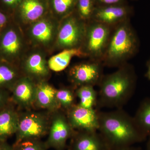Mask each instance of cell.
I'll return each mask as SVG.
<instances>
[{
    "label": "cell",
    "mask_w": 150,
    "mask_h": 150,
    "mask_svg": "<svg viewBox=\"0 0 150 150\" xmlns=\"http://www.w3.org/2000/svg\"><path fill=\"white\" fill-rule=\"evenodd\" d=\"M98 131L110 150H119L144 141L147 137L139 129L134 117L122 108L98 111Z\"/></svg>",
    "instance_id": "obj_1"
},
{
    "label": "cell",
    "mask_w": 150,
    "mask_h": 150,
    "mask_svg": "<svg viewBox=\"0 0 150 150\" xmlns=\"http://www.w3.org/2000/svg\"><path fill=\"white\" fill-rule=\"evenodd\" d=\"M137 77L134 67L128 63L114 72L103 75L98 84V108H122L134 93Z\"/></svg>",
    "instance_id": "obj_2"
},
{
    "label": "cell",
    "mask_w": 150,
    "mask_h": 150,
    "mask_svg": "<svg viewBox=\"0 0 150 150\" xmlns=\"http://www.w3.org/2000/svg\"><path fill=\"white\" fill-rule=\"evenodd\" d=\"M139 44L130 19L114 26L102 59L104 67L118 68L126 64L138 53Z\"/></svg>",
    "instance_id": "obj_3"
},
{
    "label": "cell",
    "mask_w": 150,
    "mask_h": 150,
    "mask_svg": "<svg viewBox=\"0 0 150 150\" xmlns=\"http://www.w3.org/2000/svg\"><path fill=\"white\" fill-rule=\"evenodd\" d=\"M28 43L22 28L13 19L0 32V59L18 66Z\"/></svg>",
    "instance_id": "obj_4"
},
{
    "label": "cell",
    "mask_w": 150,
    "mask_h": 150,
    "mask_svg": "<svg viewBox=\"0 0 150 150\" xmlns=\"http://www.w3.org/2000/svg\"><path fill=\"white\" fill-rule=\"evenodd\" d=\"M112 28L93 20L87 22L85 35L80 47L87 58L102 62Z\"/></svg>",
    "instance_id": "obj_5"
},
{
    "label": "cell",
    "mask_w": 150,
    "mask_h": 150,
    "mask_svg": "<svg viewBox=\"0 0 150 150\" xmlns=\"http://www.w3.org/2000/svg\"><path fill=\"white\" fill-rule=\"evenodd\" d=\"M86 22L71 13L60 21L54 47L57 50L80 48L85 35Z\"/></svg>",
    "instance_id": "obj_6"
},
{
    "label": "cell",
    "mask_w": 150,
    "mask_h": 150,
    "mask_svg": "<svg viewBox=\"0 0 150 150\" xmlns=\"http://www.w3.org/2000/svg\"><path fill=\"white\" fill-rule=\"evenodd\" d=\"M60 21L45 16L28 26L25 33L28 43L33 47L48 50L56 42Z\"/></svg>",
    "instance_id": "obj_7"
},
{
    "label": "cell",
    "mask_w": 150,
    "mask_h": 150,
    "mask_svg": "<svg viewBox=\"0 0 150 150\" xmlns=\"http://www.w3.org/2000/svg\"><path fill=\"white\" fill-rule=\"evenodd\" d=\"M48 120L46 116L37 112H28L19 115L15 142L28 139H40L48 133Z\"/></svg>",
    "instance_id": "obj_8"
},
{
    "label": "cell",
    "mask_w": 150,
    "mask_h": 150,
    "mask_svg": "<svg viewBox=\"0 0 150 150\" xmlns=\"http://www.w3.org/2000/svg\"><path fill=\"white\" fill-rule=\"evenodd\" d=\"M19 64L24 76L35 82L45 81L50 76L46 51L41 48L33 47L28 50Z\"/></svg>",
    "instance_id": "obj_9"
},
{
    "label": "cell",
    "mask_w": 150,
    "mask_h": 150,
    "mask_svg": "<svg viewBox=\"0 0 150 150\" xmlns=\"http://www.w3.org/2000/svg\"><path fill=\"white\" fill-rule=\"evenodd\" d=\"M104 67L101 61L90 59L71 67L68 73L69 79L76 89L83 86L94 87L98 85L103 76Z\"/></svg>",
    "instance_id": "obj_10"
},
{
    "label": "cell",
    "mask_w": 150,
    "mask_h": 150,
    "mask_svg": "<svg viewBox=\"0 0 150 150\" xmlns=\"http://www.w3.org/2000/svg\"><path fill=\"white\" fill-rule=\"evenodd\" d=\"M98 111L94 108H86L75 104L67 111L70 125L75 131H98Z\"/></svg>",
    "instance_id": "obj_11"
},
{
    "label": "cell",
    "mask_w": 150,
    "mask_h": 150,
    "mask_svg": "<svg viewBox=\"0 0 150 150\" xmlns=\"http://www.w3.org/2000/svg\"><path fill=\"white\" fill-rule=\"evenodd\" d=\"M50 127L48 139L45 142L46 148L65 150L67 141L76 131L70 125L67 116L58 113L53 118Z\"/></svg>",
    "instance_id": "obj_12"
},
{
    "label": "cell",
    "mask_w": 150,
    "mask_h": 150,
    "mask_svg": "<svg viewBox=\"0 0 150 150\" xmlns=\"http://www.w3.org/2000/svg\"><path fill=\"white\" fill-rule=\"evenodd\" d=\"M46 5L43 0H22L14 11V21L21 27L26 26L46 16Z\"/></svg>",
    "instance_id": "obj_13"
},
{
    "label": "cell",
    "mask_w": 150,
    "mask_h": 150,
    "mask_svg": "<svg viewBox=\"0 0 150 150\" xmlns=\"http://www.w3.org/2000/svg\"><path fill=\"white\" fill-rule=\"evenodd\" d=\"M130 9L123 4L96 6L91 20L114 27L130 19Z\"/></svg>",
    "instance_id": "obj_14"
},
{
    "label": "cell",
    "mask_w": 150,
    "mask_h": 150,
    "mask_svg": "<svg viewBox=\"0 0 150 150\" xmlns=\"http://www.w3.org/2000/svg\"><path fill=\"white\" fill-rule=\"evenodd\" d=\"M36 84L30 78L22 76L11 90V99L23 108H29L35 102Z\"/></svg>",
    "instance_id": "obj_15"
},
{
    "label": "cell",
    "mask_w": 150,
    "mask_h": 150,
    "mask_svg": "<svg viewBox=\"0 0 150 150\" xmlns=\"http://www.w3.org/2000/svg\"><path fill=\"white\" fill-rule=\"evenodd\" d=\"M70 150H110L98 131H76L71 137Z\"/></svg>",
    "instance_id": "obj_16"
},
{
    "label": "cell",
    "mask_w": 150,
    "mask_h": 150,
    "mask_svg": "<svg viewBox=\"0 0 150 150\" xmlns=\"http://www.w3.org/2000/svg\"><path fill=\"white\" fill-rule=\"evenodd\" d=\"M56 90L46 81L37 83L34 103L40 108L57 110L60 107L56 99Z\"/></svg>",
    "instance_id": "obj_17"
},
{
    "label": "cell",
    "mask_w": 150,
    "mask_h": 150,
    "mask_svg": "<svg viewBox=\"0 0 150 150\" xmlns=\"http://www.w3.org/2000/svg\"><path fill=\"white\" fill-rule=\"evenodd\" d=\"M19 115L11 105L0 111V141L6 140L15 134L18 128Z\"/></svg>",
    "instance_id": "obj_18"
},
{
    "label": "cell",
    "mask_w": 150,
    "mask_h": 150,
    "mask_svg": "<svg viewBox=\"0 0 150 150\" xmlns=\"http://www.w3.org/2000/svg\"><path fill=\"white\" fill-rule=\"evenodd\" d=\"M74 57H86L81 48L65 49L48 59V67L50 70L54 71H62L68 67Z\"/></svg>",
    "instance_id": "obj_19"
},
{
    "label": "cell",
    "mask_w": 150,
    "mask_h": 150,
    "mask_svg": "<svg viewBox=\"0 0 150 150\" xmlns=\"http://www.w3.org/2000/svg\"><path fill=\"white\" fill-rule=\"evenodd\" d=\"M22 76L21 70L18 65L0 59V89L10 91Z\"/></svg>",
    "instance_id": "obj_20"
},
{
    "label": "cell",
    "mask_w": 150,
    "mask_h": 150,
    "mask_svg": "<svg viewBox=\"0 0 150 150\" xmlns=\"http://www.w3.org/2000/svg\"><path fill=\"white\" fill-rule=\"evenodd\" d=\"M134 118L142 133L147 137L150 136V98L142 101Z\"/></svg>",
    "instance_id": "obj_21"
},
{
    "label": "cell",
    "mask_w": 150,
    "mask_h": 150,
    "mask_svg": "<svg viewBox=\"0 0 150 150\" xmlns=\"http://www.w3.org/2000/svg\"><path fill=\"white\" fill-rule=\"evenodd\" d=\"M76 95L79 99V104L86 108H94L97 104L98 93L91 86H83L76 89Z\"/></svg>",
    "instance_id": "obj_22"
},
{
    "label": "cell",
    "mask_w": 150,
    "mask_h": 150,
    "mask_svg": "<svg viewBox=\"0 0 150 150\" xmlns=\"http://www.w3.org/2000/svg\"><path fill=\"white\" fill-rule=\"evenodd\" d=\"M77 0H51V7L59 21L72 13Z\"/></svg>",
    "instance_id": "obj_23"
},
{
    "label": "cell",
    "mask_w": 150,
    "mask_h": 150,
    "mask_svg": "<svg viewBox=\"0 0 150 150\" xmlns=\"http://www.w3.org/2000/svg\"><path fill=\"white\" fill-rule=\"evenodd\" d=\"M74 89L64 88L56 90V99L59 106L67 111L76 104V93Z\"/></svg>",
    "instance_id": "obj_24"
},
{
    "label": "cell",
    "mask_w": 150,
    "mask_h": 150,
    "mask_svg": "<svg viewBox=\"0 0 150 150\" xmlns=\"http://www.w3.org/2000/svg\"><path fill=\"white\" fill-rule=\"evenodd\" d=\"M95 4L94 0H77L76 5L78 16L86 22L89 21L96 7Z\"/></svg>",
    "instance_id": "obj_25"
},
{
    "label": "cell",
    "mask_w": 150,
    "mask_h": 150,
    "mask_svg": "<svg viewBox=\"0 0 150 150\" xmlns=\"http://www.w3.org/2000/svg\"><path fill=\"white\" fill-rule=\"evenodd\" d=\"M13 150H46L45 142H40V139L24 140L13 146Z\"/></svg>",
    "instance_id": "obj_26"
},
{
    "label": "cell",
    "mask_w": 150,
    "mask_h": 150,
    "mask_svg": "<svg viewBox=\"0 0 150 150\" xmlns=\"http://www.w3.org/2000/svg\"><path fill=\"white\" fill-rule=\"evenodd\" d=\"M22 0H0V8L10 14L17 7Z\"/></svg>",
    "instance_id": "obj_27"
},
{
    "label": "cell",
    "mask_w": 150,
    "mask_h": 150,
    "mask_svg": "<svg viewBox=\"0 0 150 150\" xmlns=\"http://www.w3.org/2000/svg\"><path fill=\"white\" fill-rule=\"evenodd\" d=\"M12 20L10 14L0 8V32Z\"/></svg>",
    "instance_id": "obj_28"
},
{
    "label": "cell",
    "mask_w": 150,
    "mask_h": 150,
    "mask_svg": "<svg viewBox=\"0 0 150 150\" xmlns=\"http://www.w3.org/2000/svg\"><path fill=\"white\" fill-rule=\"evenodd\" d=\"M9 91L0 89V111L9 104L11 97Z\"/></svg>",
    "instance_id": "obj_29"
},
{
    "label": "cell",
    "mask_w": 150,
    "mask_h": 150,
    "mask_svg": "<svg viewBox=\"0 0 150 150\" xmlns=\"http://www.w3.org/2000/svg\"><path fill=\"white\" fill-rule=\"evenodd\" d=\"M123 0H94L95 3L97 4V6L117 5L123 4Z\"/></svg>",
    "instance_id": "obj_30"
},
{
    "label": "cell",
    "mask_w": 150,
    "mask_h": 150,
    "mask_svg": "<svg viewBox=\"0 0 150 150\" xmlns=\"http://www.w3.org/2000/svg\"><path fill=\"white\" fill-rule=\"evenodd\" d=\"M0 150H13V147L8 144L6 142L0 141Z\"/></svg>",
    "instance_id": "obj_31"
},
{
    "label": "cell",
    "mask_w": 150,
    "mask_h": 150,
    "mask_svg": "<svg viewBox=\"0 0 150 150\" xmlns=\"http://www.w3.org/2000/svg\"><path fill=\"white\" fill-rule=\"evenodd\" d=\"M146 66L147 67V71L146 74V76L150 81V59L147 62Z\"/></svg>",
    "instance_id": "obj_32"
},
{
    "label": "cell",
    "mask_w": 150,
    "mask_h": 150,
    "mask_svg": "<svg viewBox=\"0 0 150 150\" xmlns=\"http://www.w3.org/2000/svg\"><path fill=\"white\" fill-rule=\"evenodd\" d=\"M119 150H141L139 149H138V148H134V147L131 146L128 147H126L124 148V149H122Z\"/></svg>",
    "instance_id": "obj_33"
},
{
    "label": "cell",
    "mask_w": 150,
    "mask_h": 150,
    "mask_svg": "<svg viewBox=\"0 0 150 150\" xmlns=\"http://www.w3.org/2000/svg\"><path fill=\"white\" fill-rule=\"evenodd\" d=\"M146 150H150V136L149 137V140L147 144Z\"/></svg>",
    "instance_id": "obj_34"
}]
</instances>
